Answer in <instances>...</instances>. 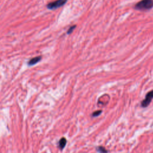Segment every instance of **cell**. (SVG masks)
<instances>
[{
	"label": "cell",
	"instance_id": "obj_1",
	"mask_svg": "<svg viewBox=\"0 0 153 153\" xmlns=\"http://www.w3.org/2000/svg\"><path fill=\"white\" fill-rule=\"evenodd\" d=\"M153 7V0H141L135 5V9L139 10H148Z\"/></svg>",
	"mask_w": 153,
	"mask_h": 153
},
{
	"label": "cell",
	"instance_id": "obj_2",
	"mask_svg": "<svg viewBox=\"0 0 153 153\" xmlns=\"http://www.w3.org/2000/svg\"><path fill=\"white\" fill-rule=\"evenodd\" d=\"M68 0H56L51 2L47 5V8L50 10H55L57 8L63 6L67 2Z\"/></svg>",
	"mask_w": 153,
	"mask_h": 153
},
{
	"label": "cell",
	"instance_id": "obj_3",
	"mask_svg": "<svg viewBox=\"0 0 153 153\" xmlns=\"http://www.w3.org/2000/svg\"><path fill=\"white\" fill-rule=\"evenodd\" d=\"M153 99V90H151L150 92L147 93L146 95L145 98L141 102V107L142 108H146V107H148L149 105L150 104V103L151 102V101Z\"/></svg>",
	"mask_w": 153,
	"mask_h": 153
},
{
	"label": "cell",
	"instance_id": "obj_4",
	"mask_svg": "<svg viewBox=\"0 0 153 153\" xmlns=\"http://www.w3.org/2000/svg\"><path fill=\"white\" fill-rule=\"evenodd\" d=\"M41 59H42V57H41V56L35 57H34V58H32L31 60L28 62V65L29 66H32V65H34L35 64H37V63H38L39 62H40Z\"/></svg>",
	"mask_w": 153,
	"mask_h": 153
},
{
	"label": "cell",
	"instance_id": "obj_5",
	"mask_svg": "<svg viewBox=\"0 0 153 153\" xmlns=\"http://www.w3.org/2000/svg\"><path fill=\"white\" fill-rule=\"evenodd\" d=\"M66 142L67 141L66 139V138H62L61 139V140L59 141V148L61 149V150H63L64 148V147H65L66 144Z\"/></svg>",
	"mask_w": 153,
	"mask_h": 153
},
{
	"label": "cell",
	"instance_id": "obj_6",
	"mask_svg": "<svg viewBox=\"0 0 153 153\" xmlns=\"http://www.w3.org/2000/svg\"><path fill=\"white\" fill-rule=\"evenodd\" d=\"M96 150L99 153H108L107 150L102 147H98L96 148Z\"/></svg>",
	"mask_w": 153,
	"mask_h": 153
},
{
	"label": "cell",
	"instance_id": "obj_7",
	"mask_svg": "<svg viewBox=\"0 0 153 153\" xmlns=\"http://www.w3.org/2000/svg\"><path fill=\"white\" fill-rule=\"evenodd\" d=\"M75 28H76V25H73L72 26L69 28V29L67 31V34H70L72 33L74 31V29Z\"/></svg>",
	"mask_w": 153,
	"mask_h": 153
},
{
	"label": "cell",
	"instance_id": "obj_8",
	"mask_svg": "<svg viewBox=\"0 0 153 153\" xmlns=\"http://www.w3.org/2000/svg\"><path fill=\"white\" fill-rule=\"evenodd\" d=\"M102 112V110H99V111H96L94 112L92 114V117H98L99 116V115H100L101 113Z\"/></svg>",
	"mask_w": 153,
	"mask_h": 153
}]
</instances>
